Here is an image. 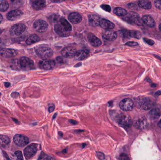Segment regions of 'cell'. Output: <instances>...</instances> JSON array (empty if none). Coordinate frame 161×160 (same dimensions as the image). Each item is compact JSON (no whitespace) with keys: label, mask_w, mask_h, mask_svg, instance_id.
Listing matches in <instances>:
<instances>
[{"label":"cell","mask_w":161,"mask_h":160,"mask_svg":"<svg viewBox=\"0 0 161 160\" xmlns=\"http://www.w3.org/2000/svg\"><path fill=\"white\" fill-rule=\"evenodd\" d=\"M158 125L159 127H160V128H161V119L160 120V121L158 123Z\"/></svg>","instance_id":"obj_51"},{"label":"cell","mask_w":161,"mask_h":160,"mask_svg":"<svg viewBox=\"0 0 161 160\" xmlns=\"http://www.w3.org/2000/svg\"><path fill=\"white\" fill-rule=\"evenodd\" d=\"M133 125L136 128L143 130L148 127V122L147 119L144 116H141L136 119L133 122Z\"/></svg>","instance_id":"obj_9"},{"label":"cell","mask_w":161,"mask_h":160,"mask_svg":"<svg viewBox=\"0 0 161 160\" xmlns=\"http://www.w3.org/2000/svg\"><path fill=\"white\" fill-rule=\"evenodd\" d=\"M55 65V62L53 60H43L39 63V66L40 68L45 70H49L53 69Z\"/></svg>","instance_id":"obj_10"},{"label":"cell","mask_w":161,"mask_h":160,"mask_svg":"<svg viewBox=\"0 0 161 160\" xmlns=\"http://www.w3.org/2000/svg\"><path fill=\"white\" fill-rule=\"evenodd\" d=\"M22 4V0H11V6L12 8H19Z\"/></svg>","instance_id":"obj_33"},{"label":"cell","mask_w":161,"mask_h":160,"mask_svg":"<svg viewBox=\"0 0 161 160\" xmlns=\"http://www.w3.org/2000/svg\"><path fill=\"white\" fill-rule=\"evenodd\" d=\"M9 7V4L5 0L0 1V11H6Z\"/></svg>","instance_id":"obj_31"},{"label":"cell","mask_w":161,"mask_h":160,"mask_svg":"<svg viewBox=\"0 0 161 160\" xmlns=\"http://www.w3.org/2000/svg\"><path fill=\"white\" fill-rule=\"evenodd\" d=\"M33 27L36 32L43 33L46 31L48 28V25L44 20H38L34 23Z\"/></svg>","instance_id":"obj_8"},{"label":"cell","mask_w":161,"mask_h":160,"mask_svg":"<svg viewBox=\"0 0 161 160\" xmlns=\"http://www.w3.org/2000/svg\"><path fill=\"white\" fill-rule=\"evenodd\" d=\"M119 123L120 125L125 128H130L133 124V122L130 116L128 115H124L119 119Z\"/></svg>","instance_id":"obj_14"},{"label":"cell","mask_w":161,"mask_h":160,"mask_svg":"<svg viewBox=\"0 0 161 160\" xmlns=\"http://www.w3.org/2000/svg\"><path fill=\"white\" fill-rule=\"evenodd\" d=\"M138 43L135 42V41H129L125 44V45L130 46H138Z\"/></svg>","instance_id":"obj_40"},{"label":"cell","mask_w":161,"mask_h":160,"mask_svg":"<svg viewBox=\"0 0 161 160\" xmlns=\"http://www.w3.org/2000/svg\"><path fill=\"white\" fill-rule=\"evenodd\" d=\"M3 17L2 15L0 14V24H1V23L3 22Z\"/></svg>","instance_id":"obj_48"},{"label":"cell","mask_w":161,"mask_h":160,"mask_svg":"<svg viewBox=\"0 0 161 160\" xmlns=\"http://www.w3.org/2000/svg\"><path fill=\"white\" fill-rule=\"evenodd\" d=\"M10 85V84L9 83H5V86L6 87H9Z\"/></svg>","instance_id":"obj_50"},{"label":"cell","mask_w":161,"mask_h":160,"mask_svg":"<svg viewBox=\"0 0 161 160\" xmlns=\"http://www.w3.org/2000/svg\"><path fill=\"white\" fill-rule=\"evenodd\" d=\"M56 59L57 60V62H59L60 63H63V62H64V58L61 57V56H59V57H57Z\"/></svg>","instance_id":"obj_44"},{"label":"cell","mask_w":161,"mask_h":160,"mask_svg":"<svg viewBox=\"0 0 161 160\" xmlns=\"http://www.w3.org/2000/svg\"><path fill=\"white\" fill-rule=\"evenodd\" d=\"M32 1H36V0H32Z\"/></svg>","instance_id":"obj_54"},{"label":"cell","mask_w":161,"mask_h":160,"mask_svg":"<svg viewBox=\"0 0 161 160\" xmlns=\"http://www.w3.org/2000/svg\"><path fill=\"white\" fill-rule=\"evenodd\" d=\"M124 20L127 22L137 25H142L143 22L139 16V15L135 12H130L125 16Z\"/></svg>","instance_id":"obj_2"},{"label":"cell","mask_w":161,"mask_h":160,"mask_svg":"<svg viewBox=\"0 0 161 160\" xmlns=\"http://www.w3.org/2000/svg\"><path fill=\"white\" fill-rule=\"evenodd\" d=\"M128 7L130 9H133L135 11H138V8H140L138 5H137V4L135 3H130L128 4Z\"/></svg>","instance_id":"obj_34"},{"label":"cell","mask_w":161,"mask_h":160,"mask_svg":"<svg viewBox=\"0 0 161 160\" xmlns=\"http://www.w3.org/2000/svg\"><path fill=\"white\" fill-rule=\"evenodd\" d=\"M51 1L53 3H60L64 1L65 0H51Z\"/></svg>","instance_id":"obj_46"},{"label":"cell","mask_w":161,"mask_h":160,"mask_svg":"<svg viewBox=\"0 0 161 160\" xmlns=\"http://www.w3.org/2000/svg\"><path fill=\"white\" fill-rule=\"evenodd\" d=\"M114 12L116 15L118 16H125L128 13L126 10L124 9L123 8L120 7H117L114 10Z\"/></svg>","instance_id":"obj_29"},{"label":"cell","mask_w":161,"mask_h":160,"mask_svg":"<svg viewBox=\"0 0 161 160\" xmlns=\"http://www.w3.org/2000/svg\"><path fill=\"white\" fill-rule=\"evenodd\" d=\"M121 34L124 38H130L129 31L124 29L121 31Z\"/></svg>","instance_id":"obj_35"},{"label":"cell","mask_w":161,"mask_h":160,"mask_svg":"<svg viewBox=\"0 0 161 160\" xmlns=\"http://www.w3.org/2000/svg\"><path fill=\"white\" fill-rule=\"evenodd\" d=\"M70 122L71 123L73 124H77V122L75 120H70Z\"/></svg>","instance_id":"obj_47"},{"label":"cell","mask_w":161,"mask_h":160,"mask_svg":"<svg viewBox=\"0 0 161 160\" xmlns=\"http://www.w3.org/2000/svg\"><path fill=\"white\" fill-rule=\"evenodd\" d=\"M100 19L96 15H90L89 16V23L90 25L93 27H96L100 25Z\"/></svg>","instance_id":"obj_20"},{"label":"cell","mask_w":161,"mask_h":160,"mask_svg":"<svg viewBox=\"0 0 161 160\" xmlns=\"http://www.w3.org/2000/svg\"><path fill=\"white\" fill-rule=\"evenodd\" d=\"M119 107L124 111H131L134 108V103L130 98H125L120 102Z\"/></svg>","instance_id":"obj_6"},{"label":"cell","mask_w":161,"mask_h":160,"mask_svg":"<svg viewBox=\"0 0 161 160\" xmlns=\"http://www.w3.org/2000/svg\"><path fill=\"white\" fill-rule=\"evenodd\" d=\"M22 15L23 12L17 9H14L7 13L6 17L8 20L15 21L20 18Z\"/></svg>","instance_id":"obj_13"},{"label":"cell","mask_w":161,"mask_h":160,"mask_svg":"<svg viewBox=\"0 0 161 160\" xmlns=\"http://www.w3.org/2000/svg\"><path fill=\"white\" fill-rule=\"evenodd\" d=\"M136 102L139 108L145 110L151 109L154 105V101L148 97H140Z\"/></svg>","instance_id":"obj_1"},{"label":"cell","mask_w":161,"mask_h":160,"mask_svg":"<svg viewBox=\"0 0 161 160\" xmlns=\"http://www.w3.org/2000/svg\"><path fill=\"white\" fill-rule=\"evenodd\" d=\"M142 37L140 32L137 30L129 31V37L140 39Z\"/></svg>","instance_id":"obj_30"},{"label":"cell","mask_w":161,"mask_h":160,"mask_svg":"<svg viewBox=\"0 0 161 160\" xmlns=\"http://www.w3.org/2000/svg\"><path fill=\"white\" fill-rule=\"evenodd\" d=\"M59 24L64 27L66 30L68 32H70L72 31V26L70 24H69L67 21L66 19H64V18H61L59 20Z\"/></svg>","instance_id":"obj_28"},{"label":"cell","mask_w":161,"mask_h":160,"mask_svg":"<svg viewBox=\"0 0 161 160\" xmlns=\"http://www.w3.org/2000/svg\"><path fill=\"white\" fill-rule=\"evenodd\" d=\"M159 29L160 30V31L161 32V24H160V25H159Z\"/></svg>","instance_id":"obj_52"},{"label":"cell","mask_w":161,"mask_h":160,"mask_svg":"<svg viewBox=\"0 0 161 160\" xmlns=\"http://www.w3.org/2000/svg\"><path fill=\"white\" fill-rule=\"evenodd\" d=\"M88 40L91 45L94 46H99L102 44V41L93 33H90L88 35Z\"/></svg>","instance_id":"obj_18"},{"label":"cell","mask_w":161,"mask_h":160,"mask_svg":"<svg viewBox=\"0 0 161 160\" xmlns=\"http://www.w3.org/2000/svg\"><path fill=\"white\" fill-rule=\"evenodd\" d=\"M154 3L156 8L161 10V0H155Z\"/></svg>","instance_id":"obj_39"},{"label":"cell","mask_w":161,"mask_h":160,"mask_svg":"<svg viewBox=\"0 0 161 160\" xmlns=\"http://www.w3.org/2000/svg\"><path fill=\"white\" fill-rule=\"evenodd\" d=\"M37 152V148L36 145H28L24 149V153L27 158H30L35 156Z\"/></svg>","instance_id":"obj_11"},{"label":"cell","mask_w":161,"mask_h":160,"mask_svg":"<svg viewBox=\"0 0 161 160\" xmlns=\"http://www.w3.org/2000/svg\"><path fill=\"white\" fill-rule=\"evenodd\" d=\"M54 29L56 33L62 37H67L70 35L69 32L66 30L60 24H56Z\"/></svg>","instance_id":"obj_16"},{"label":"cell","mask_w":161,"mask_h":160,"mask_svg":"<svg viewBox=\"0 0 161 160\" xmlns=\"http://www.w3.org/2000/svg\"><path fill=\"white\" fill-rule=\"evenodd\" d=\"M36 53L39 57L43 60L49 59L53 54L52 49L47 47L38 48L36 50Z\"/></svg>","instance_id":"obj_3"},{"label":"cell","mask_w":161,"mask_h":160,"mask_svg":"<svg viewBox=\"0 0 161 160\" xmlns=\"http://www.w3.org/2000/svg\"><path fill=\"white\" fill-rule=\"evenodd\" d=\"M13 141L16 145L19 147H24L29 143V139L25 135L17 134L14 136Z\"/></svg>","instance_id":"obj_5"},{"label":"cell","mask_w":161,"mask_h":160,"mask_svg":"<svg viewBox=\"0 0 161 160\" xmlns=\"http://www.w3.org/2000/svg\"><path fill=\"white\" fill-rule=\"evenodd\" d=\"M119 159L120 160H129L130 158L128 155L125 153H122L119 156Z\"/></svg>","instance_id":"obj_42"},{"label":"cell","mask_w":161,"mask_h":160,"mask_svg":"<svg viewBox=\"0 0 161 160\" xmlns=\"http://www.w3.org/2000/svg\"><path fill=\"white\" fill-rule=\"evenodd\" d=\"M55 109V107L54 106H51L49 108V111L50 112H52V111H53Z\"/></svg>","instance_id":"obj_45"},{"label":"cell","mask_w":161,"mask_h":160,"mask_svg":"<svg viewBox=\"0 0 161 160\" xmlns=\"http://www.w3.org/2000/svg\"><path fill=\"white\" fill-rule=\"evenodd\" d=\"M15 155L17 159L19 160H22L23 159V155L21 151H17L15 152Z\"/></svg>","instance_id":"obj_37"},{"label":"cell","mask_w":161,"mask_h":160,"mask_svg":"<svg viewBox=\"0 0 161 160\" xmlns=\"http://www.w3.org/2000/svg\"><path fill=\"white\" fill-rule=\"evenodd\" d=\"M89 55V51L88 50H81L76 51L75 58L78 61H82L88 57Z\"/></svg>","instance_id":"obj_21"},{"label":"cell","mask_w":161,"mask_h":160,"mask_svg":"<svg viewBox=\"0 0 161 160\" xmlns=\"http://www.w3.org/2000/svg\"><path fill=\"white\" fill-rule=\"evenodd\" d=\"M46 5V3L44 0H36L33 1L32 6L34 9L39 11L43 9Z\"/></svg>","instance_id":"obj_25"},{"label":"cell","mask_w":161,"mask_h":160,"mask_svg":"<svg viewBox=\"0 0 161 160\" xmlns=\"http://www.w3.org/2000/svg\"><path fill=\"white\" fill-rule=\"evenodd\" d=\"M161 115V108L160 107L154 108L148 113V116L151 119H158Z\"/></svg>","instance_id":"obj_19"},{"label":"cell","mask_w":161,"mask_h":160,"mask_svg":"<svg viewBox=\"0 0 161 160\" xmlns=\"http://www.w3.org/2000/svg\"><path fill=\"white\" fill-rule=\"evenodd\" d=\"M97 155L99 159H101V160H103L105 158V156L104 155V153L101 152H97Z\"/></svg>","instance_id":"obj_43"},{"label":"cell","mask_w":161,"mask_h":160,"mask_svg":"<svg viewBox=\"0 0 161 160\" xmlns=\"http://www.w3.org/2000/svg\"><path fill=\"white\" fill-rule=\"evenodd\" d=\"M68 19L69 21L73 24H76L81 22L82 17L80 14L76 12H73L69 15Z\"/></svg>","instance_id":"obj_22"},{"label":"cell","mask_w":161,"mask_h":160,"mask_svg":"<svg viewBox=\"0 0 161 160\" xmlns=\"http://www.w3.org/2000/svg\"><path fill=\"white\" fill-rule=\"evenodd\" d=\"M10 143V140L8 137L5 135H0V144L1 145H8Z\"/></svg>","instance_id":"obj_32"},{"label":"cell","mask_w":161,"mask_h":160,"mask_svg":"<svg viewBox=\"0 0 161 160\" xmlns=\"http://www.w3.org/2000/svg\"><path fill=\"white\" fill-rule=\"evenodd\" d=\"M39 159H41V160H50V159H54L53 158H51V157H49L47 155L44 154V153H42L41 155H40V157L39 158Z\"/></svg>","instance_id":"obj_36"},{"label":"cell","mask_w":161,"mask_h":160,"mask_svg":"<svg viewBox=\"0 0 161 160\" xmlns=\"http://www.w3.org/2000/svg\"><path fill=\"white\" fill-rule=\"evenodd\" d=\"M102 37L105 40L108 41H112L117 38V35L116 32L113 31H106L103 33Z\"/></svg>","instance_id":"obj_17"},{"label":"cell","mask_w":161,"mask_h":160,"mask_svg":"<svg viewBox=\"0 0 161 160\" xmlns=\"http://www.w3.org/2000/svg\"><path fill=\"white\" fill-rule=\"evenodd\" d=\"M25 25L23 24L19 23L15 24L12 26L9 30V33L12 36H19L25 32Z\"/></svg>","instance_id":"obj_4"},{"label":"cell","mask_w":161,"mask_h":160,"mask_svg":"<svg viewBox=\"0 0 161 160\" xmlns=\"http://www.w3.org/2000/svg\"><path fill=\"white\" fill-rule=\"evenodd\" d=\"M144 41H145L146 43L148 44V45H153L154 44V42L153 40H151V39H149L146 38H144Z\"/></svg>","instance_id":"obj_41"},{"label":"cell","mask_w":161,"mask_h":160,"mask_svg":"<svg viewBox=\"0 0 161 160\" xmlns=\"http://www.w3.org/2000/svg\"><path fill=\"white\" fill-rule=\"evenodd\" d=\"M143 22L144 24H145L146 25H147L148 27L153 28L154 27H155L156 23L154 21V19L151 16L149 15H145L143 16L142 19Z\"/></svg>","instance_id":"obj_23"},{"label":"cell","mask_w":161,"mask_h":160,"mask_svg":"<svg viewBox=\"0 0 161 160\" xmlns=\"http://www.w3.org/2000/svg\"><path fill=\"white\" fill-rule=\"evenodd\" d=\"M100 25L103 29L111 30L115 28V25L113 23L106 19H102L100 21Z\"/></svg>","instance_id":"obj_24"},{"label":"cell","mask_w":161,"mask_h":160,"mask_svg":"<svg viewBox=\"0 0 161 160\" xmlns=\"http://www.w3.org/2000/svg\"><path fill=\"white\" fill-rule=\"evenodd\" d=\"M17 51L15 49L4 48L0 51V54L4 58H12L17 56Z\"/></svg>","instance_id":"obj_12"},{"label":"cell","mask_w":161,"mask_h":160,"mask_svg":"<svg viewBox=\"0 0 161 160\" xmlns=\"http://www.w3.org/2000/svg\"><path fill=\"white\" fill-rule=\"evenodd\" d=\"M39 40H40V38L37 35H31L26 40V43L27 45H32L37 42Z\"/></svg>","instance_id":"obj_27"},{"label":"cell","mask_w":161,"mask_h":160,"mask_svg":"<svg viewBox=\"0 0 161 160\" xmlns=\"http://www.w3.org/2000/svg\"><path fill=\"white\" fill-rule=\"evenodd\" d=\"M101 7L103 9H104V11H106L107 12H110L111 7L109 5H106V4H103L101 6Z\"/></svg>","instance_id":"obj_38"},{"label":"cell","mask_w":161,"mask_h":160,"mask_svg":"<svg viewBox=\"0 0 161 160\" xmlns=\"http://www.w3.org/2000/svg\"><path fill=\"white\" fill-rule=\"evenodd\" d=\"M156 94L157 95H161V90H159L158 91L156 92Z\"/></svg>","instance_id":"obj_49"},{"label":"cell","mask_w":161,"mask_h":160,"mask_svg":"<svg viewBox=\"0 0 161 160\" xmlns=\"http://www.w3.org/2000/svg\"><path fill=\"white\" fill-rule=\"evenodd\" d=\"M1 39L0 38V43H1Z\"/></svg>","instance_id":"obj_53"},{"label":"cell","mask_w":161,"mask_h":160,"mask_svg":"<svg viewBox=\"0 0 161 160\" xmlns=\"http://www.w3.org/2000/svg\"><path fill=\"white\" fill-rule=\"evenodd\" d=\"M76 50L72 46H67L64 48L61 51L62 54L65 58H71L75 57Z\"/></svg>","instance_id":"obj_15"},{"label":"cell","mask_w":161,"mask_h":160,"mask_svg":"<svg viewBox=\"0 0 161 160\" xmlns=\"http://www.w3.org/2000/svg\"><path fill=\"white\" fill-rule=\"evenodd\" d=\"M138 6L143 9H150L152 7V4L148 0H140L138 3Z\"/></svg>","instance_id":"obj_26"},{"label":"cell","mask_w":161,"mask_h":160,"mask_svg":"<svg viewBox=\"0 0 161 160\" xmlns=\"http://www.w3.org/2000/svg\"><path fill=\"white\" fill-rule=\"evenodd\" d=\"M19 64L20 67L22 69L25 70H28L33 68L35 63L31 59L25 56H23L20 58Z\"/></svg>","instance_id":"obj_7"}]
</instances>
